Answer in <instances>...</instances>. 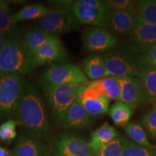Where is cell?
<instances>
[{"label": "cell", "instance_id": "cell-1", "mask_svg": "<svg viewBox=\"0 0 156 156\" xmlns=\"http://www.w3.org/2000/svg\"><path fill=\"white\" fill-rule=\"evenodd\" d=\"M15 117L29 135L44 142L51 139V129L44 101L38 87L32 82H24Z\"/></svg>", "mask_w": 156, "mask_h": 156}, {"label": "cell", "instance_id": "cell-2", "mask_svg": "<svg viewBox=\"0 0 156 156\" xmlns=\"http://www.w3.org/2000/svg\"><path fill=\"white\" fill-rule=\"evenodd\" d=\"M38 66L20 35L7 37L0 51V73L28 75Z\"/></svg>", "mask_w": 156, "mask_h": 156}, {"label": "cell", "instance_id": "cell-3", "mask_svg": "<svg viewBox=\"0 0 156 156\" xmlns=\"http://www.w3.org/2000/svg\"><path fill=\"white\" fill-rule=\"evenodd\" d=\"M139 50L132 45L112 48L103 54L108 77H137L142 65Z\"/></svg>", "mask_w": 156, "mask_h": 156}, {"label": "cell", "instance_id": "cell-4", "mask_svg": "<svg viewBox=\"0 0 156 156\" xmlns=\"http://www.w3.org/2000/svg\"><path fill=\"white\" fill-rule=\"evenodd\" d=\"M24 82L19 74L0 73V120L15 116Z\"/></svg>", "mask_w": 156, "mask_h": 156}, {"label": "cell", "instance_id": "cell-5", "mask_svg": "<svg viewBox=\"0 0 156 156\" xmlns=\"http://www.w3.org/2000/svg\"><path fill=\"white\" fill-rule=\"evenodd\" d=\"M79 85L41 86L46 95L51 118L54 123H63L69 107L76 99Z\"/></svg>", "mask_w": 156, "mask_h": 156}, {"label": "cell", "instance_id": "cell-6", "mask_svg": "<svg viewBox=\"0 0 156 156\" xmlns=\"http://www.w3.org/2000/svg\"><path fill=\"white\" fill-rule=\"evenodd\" d=\"M87 82L83 70L74 64H52L43 72L41 86H57L62 85L81 84Z\"/></svg>", "mask_w": 156, "mask_h": 156}, {"label": "cell", "instance_id": "cell-7", "mask_svg": "<svg viewBox=\"0 0 156 156\" xmlns=\"http://www.w3.org/2000/svg\"><path fill=\"white\" fill-rule=\"evenodd\" d=\"M69 9L78 22L93 26L106 25L110 14L105 1L101 0L74 1Z\"/></svg>", "mask_w": 156, "mask_h": 156}, {"label": "cell", "instance_id": "cell-8", "mask_svg": "<svg viewBox=\"0 0 156 156\" xmlns=\"http://www.w3.org/2000/svg\"><path fill=\"white\" fill-rule=\"evenodd\" d=\"M75 100L92 117L102 116L109 111L110 100L101 94L93 81L80 84Z\"/></svg>", "mask_w": 156, "mask_h": 156}, {"label": "cell", "instance_id": "cell-9", "mask_svg": "<svg viewBox=\"0 0 156 156\" xmlns=\"http://www.w3.org/2000/svg\"><path fill=\"white\" fill-rule=\"evenodd\" d=\"M39 28L51 36L58 37L73 30L77 22L73 15L64 9H51L41 18L39 19Z\"/></svg>", "mask_w": 156, "mask_h": 156}, {"label": "cell", "instance_id": "cell-10", "mask_svg": "<svg viewBox=\"0 0 156 156\" xmlns=\"http://www.w3.org/2000/svg\"><path fill=\"white\" fill-rule=\"evenodd\" d=\"M83 47L89 52H106L116 47L118 39L112 33L99 27H87L83 34Z\"/></svg>", "mask_w": 156, "mask_h": 156}, {"label": "cell", "instance_id": "cell-11", "mask_svg": "<svg viewBox=\"0 0 156 156\" xmlns=\"http://www.w3.org/2000/svg\"><path fill=\"white\" fill-rule=\"evenodd\" d=\"M58 156H94L89 142L75 133L64 132L56 140Z\"/></svg>", "mask_w": 156, "mask_h": 156}, {"label": "cell", "instance_id": "cell-12", "mask_svg": "<svg viewBox=\"0 0 156 156\" xmlns=\"http://www.w3.org/2000/svg\"><path fill=\"white\" fill-rule=\"evenodd\" d=\"M121 87L119 101L133 106L144 104L148 99L139 80L135 77H115Z\"/></svg>", "mask_w": 156, "mask_h": 156}, {"label": "cell", "instance_id": "cell-13", "mask_svg": "<svg viewBox=\"0 0 156 156\" xmlns=\"http://www.w3.org/2000/svg\"><path fill=\"white\" fill-rule=\"evenodd\" d=\"M67 56V50L58 37H54L45 43L34 54L35 62L38 67L64 62Z\"/></svg>", "mask_w": 156, "mask_h": 156}, {"label": "cell", "instance_id": "cell-14", "mask_svg": "<svg viewBox=\"0 0 156 156\" xmlns=\"http://www.w3.org/2000/svg\"><path fill=\"white\" fill-rule=\"evenodd\" d=\"M130 35L133 45L142 54L156 45V25L147 22L140 16Z\"/></svg>", "mask_w": 156, "mask_h": 156}, {"label": "cell", "instance_id": "cell-15", "mask_svg": "<svg viewBox=\"0 0 156 156\" xmlns=\"http://www.w3.org/2000/svg\"><path fill=\"white\" fill-rule=\"evenodd\" d=\"M93 117L87 113L82 105L75 100L69 107L62 124L65 129H83L93 124Z\"/></svg>", "mask_w": 156, "mask_h": 156}, {"label": "cell", "instance_id": "cell-16", "mask_svg": "<svg viewBox=\"0 0 156 156\" xmlns=\"http://www.w3.org/2000/svg\"><path fill=\"white\" fill-rule=\"evenodd\" d=\"M137 17L132 12H110L106 25L114 34L129 35L133 31Z\"/></svg>", "mask_w": 156, "mask_h": 156}, {"label": "cell", "instance_id": "cell-17", "mask_svg": "<svg viewBox=\"0 0 156 156\" xmlns=\"http://www.w3.org/2000/svg\"><path fill=\"white\" fill-rule=\"evenodd\" d=\"M46 150L44 141L27 134L17 140L13 153L14 156H43Z\"/></svg>", "mask_w": 156, "mask_h": 156}, {"label": "cell", "instance_id": "cell-18", "mask_svg": "<svg viewBox=\"0 0 156 156\" xmlns=\"http://www.w3.org/2000/svg\"><path fill=\"white\" fill-rule=\"evenodd\" d=\"M82 70L87 77L93 80L108 77L104 58L98 53L90 54L83 60Z\"/></svg>", "mask_w": 156, "mask_h": 156}, {"label": "cell", "instance_id": "cell-19", "mask_svg": "<svg viewBox=\"0 0 156 156\" xmlns=\"http://www.w3.org/2000/svg\"><path fill=\"white\" fill-rule=\"evenodd\" d=\"M119 136V134L116 129L107 122H105L93 132L89 145L95 152L108 142L115 140Z\"/></svg>", "mask_w": 156, "mask_h": 156}, {"label": "cell", "instance_id": "cell-20", "mask_svg": "<svg viewBox=\"0 0 156 156\" xmlns=\"http://www.w3.org/2000/svg\"><path fill=\"white\" fill-rule=\"evenodd\" d=\"M137 78L149 101H156V69L142 67Z\"/></svg>", "mask_w": 156, "mask_h": 156}, {"label": "cell", "instance_id": "cell-21", "mask_svg": "<svg viewBox=\"0 0 156 156\" xmlns=\"http://www.w3.org/2000/svg\"><path fill=\"white\" fill-rule=\"evenodd\" d=\"M51 9L41 4H33L23 7L15 14H12V18L15 24L28 20L41 19L46 15Z\"/></svg>", "mask_w": 156, "mask_h": 156}, {"label": "cell", "instance_id": "cell-22", "mask_svg": "<svg viewBox=\"0 0 156 156\" xmlns=\"http://www.w3.org/2000/svg\"><path fill=\"white\" fill-rule=\"evenodd\" d=\"M54 37L56 36L47 34L41 28H34L27 31L23 41L28 50L33 54H34L42 45L53 38Z\"/></svg>", "mask_w": 156, "mask_h": 156}, {"label": "cell", "instance_id": "cell-23", "mask_svg": "<svg viewBox=\"0 0 156 156\" xmlns=\"http://www.w3.org/2000/svg\"><path fill=\"white\" fill-rule=\"evenodd\" d=\"M134 108L122 101H117L109 108L108 114L116 126H126L133 114Z\"/></svg>", "mask_w": 156, "mask_h": 156}, {"label": "cell", "instance_id": "cell-24", "mask_svg": "<svg viewBox=\"0 0 156 156\" xmlns=\"http://www.w3.org/2000/svg\"><path fill=\"white\" fill-rule=\"evenodd\" d=\"M93 83L101 94L108 98L109 100L119 101L121 87L116 78L106 77L98 80H93Z\"/></svg>", "mask_w": 156, "mask_h": 156}, {"label": "cell", "instance_id": "cell-25", "mask_svg": "<svg viewBox=\"0 0 156 156\" xmlns=\"http://www.w3.org/2000/svg\"><path fill=\"white\" fill-rule=\"evenodd\" d=\"M124 129L126 134L131 138L132 141L134 142V143L145 147L156 149V145H153L150 143L145 131L139 123H128L126 126H124Z\"/></svg>", "mask_w": 156, "mask_h": 156}, {"label": "cell", "instance_id": "cell-26", "mask_svg": "<svg viewBox=\"0 0 156 156\" xmlns=\"http://www.w3.org/2000/svg\"><path fill=\"white\" fill-rule=\"evenodd\" d=\"M126 140L122 136H119L115 140L95 151L94 156H122Z\"/></svg>", "mask_w": 156, "mask_h": 156}, {"label": "cell", "instance_id": "cell-27", "mask_svg": "<svg viewBox=\"0 0 156 156\" xmlns=\"http://www.w3.org/2000/svg\"><path fill=\"white\" fill-rule=\"evenodd\" d=\"M12 16V14L9 9H0V31L7 37L20 35L17 25L13 23Z\"/></svg>", "mask_w": 156, "mask_h": 156}, {"label": "cell", "instance_id": "cell-28", "mask_svg": "<svg viewBox=\"0 0 156 156\" xmlns=\"http://www.w3.org/2000/svg\"><path fill=\"white\" fill-rule=\"evenodd\" d=\"M137 11L139 16L156 25V1L143 0L137 3Z\"/></svg>", "mask_w": 156, "mask_h": 156}, {"label": "cell", "instance_id": "cell-29", "mask_svg": "<svg viewBox=\"0 0 156 156\" xmlns=\"http://www.w3.org/2000/svg\"><path fill=\"white\" fill-rule=\"evenodd\" d=\"M122 156H156V149L143 147L126 140Z\"/></svg>", "mask_w": 156, "mask_h": 156}, {"label": "cell", "instance_id": "cell-30", "mask_svg": "<svg viewBox=\"0 0 156 156\" xmlns=\"http://www.w3.org/2000/svg\"><path fill=\"white\" fill-rule=\"evenodd\" d=\"M19 123L17 120L9 119L0 125V140L5 143H10L17 136V126Z\"/></svg>", "mask_w": 156, "mask_h": 156}, {"label": "cell", "instance_id": "cell-31", "mask_svg": "<svg viewBox=\"0 0 156 156\" xmlns=\"http://www.w3.org/2000/svg\"><path fill=\"white\" fill-rule=\"evenodd\" d=\"M105 3L110 12H132L134 7L137 5L138 2L132 1V0H108L105 1Z\"/></svg>", "mask_w": 156, "mask_h": 156}, {"label": "cell", "instance_id": "cell-32", "mask_svg": "<svg viewBox=\"0 0 156 156\" xmlns=\"http://www.w3.org/2000/svg\"><path fill=\"white\" fill-rule=\"evenodd\" d=\"M142 125L147 130L151 138L156 136V108H153L147 112L142 117Z\"/></svg>", "mask_w": 156, "mask_h": 156}, {"label": "cell", "instance_id": "cell-33", "mask_svg": "<svg viewBox=\"0 0 156 156\" xmlns=\"http://www.w3.org/2000/svg\"><path fill=\"white\" fill-rule=\"evenodd\" d=\"M142 67H148L156 69V45L150 48L140 57Z\"/></svg>", "mask_w": 156, "mask_h": 156}, {"label": "cell", "instance_id": "cell-34", "mask_svg": "<svg viewBox=\"0 0 156 156\" xmlns=\"http://www.w3.org/2000/svg\"><path fill=\"white\" fill-rule=\"evenodd\" d=\"M52 2L54 3H51V5H55L57 6H59L60 7L62 8H67V7H71V6L73 5V4L74 3V1H55V2Z\"/></svg>", "mask_w": 156, "mask_h": 156}, {"label": "cell", "instance_id": "cell-35", "mask_svg": "<svg viewBox=\"0 0 156 156\" xmlns=\"http://www.w3.org/2000/svg\"><path fill=\"white\" fill-rule=\"evenodd\" d=\"M0 156H14V153L7 147L0 146Z\"/></svg>", "mask_w": 156, "mask_h": 156}, {"label": "cell", "instance_id": "cell-36", "mask_svg": "<svg viewBox=\"0 0 156 156\" xmlns=\"http://www.w3.org/2000/svg\"><path fill=\"white\" fill-rule=\"evenodd\" d=\"M7 37L5 34H4L2 32L0 31V51H1L2 48H3L4 45L5 44L6 41H7Z\"/></svg>", "mask_w": 156, "mask_h": 156}, {"label": "cell", "instance_id": "cell-37", "mask_svg": "<svg viewBox=\"0 0 156 156\" xmlns=\"http://www.w3.org/2000/svg\"><path fill=\"white\" fill-rule=\"evenodd\" d=\"M0 9H9V2L0 0Z\"/></svg>", "mask_w": 156, "mask_h": 156}, {"label": "cell", "instance_id": "cell-38", "mask_svg": "<svg viewBox=\"0 0 156 156\" xmlns=\"http://www.w3.org/2000/svg\"><path fill=\"white\" fill-rule=\"evenodd\" d=\"M43 156H58L55 151H46Z\"/></svg>", "mask_w": 156, "mask_h": 156}, {"label": "cell", "instance_id": "cell-39", "mask_svg": "<svg viewBox=\"0 0 156 156\" xmlns=\"http://www.w3.org/2000/svg\"><path fill=\"white\" fill-rule=\"evenodd\" d=\"M154 108H156V101L154 103Z\"/></svg>", "mask_w": 156, "mask_h": 156}]
</instances>
